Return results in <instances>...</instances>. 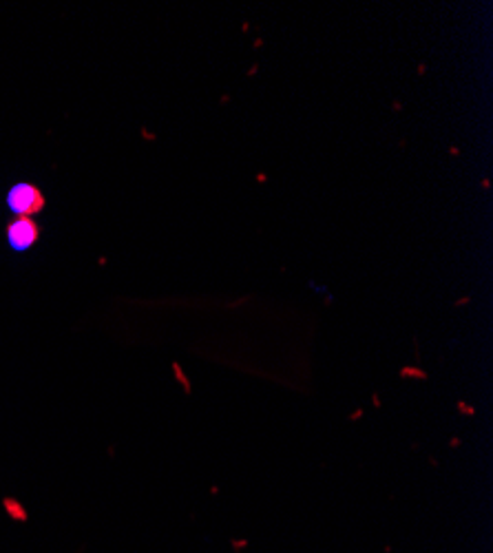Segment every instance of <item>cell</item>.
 Returning a JSON list of instances; mask_svg holds the SVG:
<instances>
[{
    "mask_svg": "<svg viewBox=\"0 0 493 553\" xmlns=\"http://www.w3.org/2000/svg\"><path fill=\"white\" fill-rule=\"evenodd\" d=\"M5 206L13 217H34L42 210L44 197L38 186L29 182H18L7 191L5 195Z\"/></svg>",
    "mask_w": 493,
    "mask_h": 553,
    "instance_id": "obj_1",
    "label": "cell"
},
{
    "mask_svg": "<svg viewBox=\"0 0 493 553\" xmlns=\"http://www.w3.org/2000/svg\"><path fill=\"white\" fill-rule=\"evenodd\" d=\"M38 234L40 228L31 217H16L5 230V239L13 253H27L38 242Z\"/></svg>",
    "mask_w": 493,
    "mask_h": 553,
    "instance_id": "obj_2",
    "label": "cell"
},
{
    "mask_svg": "<svg viewBox=\"0 0 493 553\" xmlns=\"http://www.w3.org/2000/svg\"><path fill=\"white\" fill-rule=\"evenodd\" d=\"M3 507H5V511L9 513L11 521H16V523H27V509L20 505L18 500L5 498V500H3Z\"/></svg>",
    "mask_w": 493,
    "mask_h": 553,
    "instance_id": "obj_3",
    "label": "cell"
},
{
    "mask_svg": "<svg viewBox=\"0 0 493 553\" xmlns=\"http://www.w3.org/2000/svg\"><path fill=\"white\" fill-rule=\"evenodd\" d=\"M173 370H175V376H177V381L182 383V385H184V390L188 392V390H190V385H188V381H186V376H184V372H182V367H179V365L175 363V365H173Z\"/></svg>",
    "mask_w": 493,
    "mask_h": 553,
    "instance_id": "obj_4",
    "label": "cell"
},
{
    "mask_svg": "<svg viewBox=\"0 0 493 553\" xmlns=\"http://www.w3.org/2000/svg\"><path fill=\"white\" fill-rule=\"evenodd\" d=\"M403 376H420V379H425V374L414 370V367H407V370H403Z\"/></svg>",
    "mask_w": 493,
    "mask_h": 553,
    "instance_id": "obj_5",
    "label": "cell"
},
{
    "mask_svg": "<svg viewBox=\"0 0 493 553\" xmlns=\"http://www.w3.org/2000/svg\"><path fill=\"white\" fill-rule=\"evenodd\" d=\"M233 547H235V549H243V547H248V542H245V540H239V542H233Z\"/></svg>",
    "mask_w": 493,
    "mask_h": 553,
    "instance_id": "obj_6",
    "label": "cell"
}]
</instances>
